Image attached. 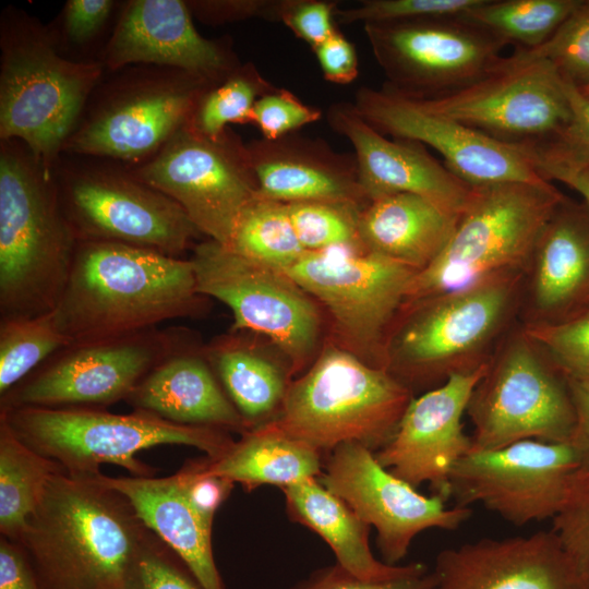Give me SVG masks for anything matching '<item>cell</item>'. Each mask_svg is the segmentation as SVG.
Here are the masks:
<instances>
[{
    "mask_svg": "<svg viewBox=\"0 0 589 589\" xmlns=\"http://www.w3.org/2000/svg\"><path fill=\"white\" fill-rule=\"evenodd\" d=\"M98 476L56 474L28 518L17 543L41 589H118L151 533Z\"/></svg>",
    "mask_w": 589,
    "mask_h": 589,
    "instance_id": "obj_1",
    "label": "cell"
},
{
    "mask_svg": "<svg viewBox=\"0 0 589 589\" xmlns=\"http://www.w3.org/2000/svg\"><path fill=\"white\" fill-rule=\"evenodd\" d=\"M190 259L131 245L79 241L62 296L52 311L59 330L81 342L123 336L197 315Z\"/></svg>",
    "mask_w": 589,
    "mask_h": 589,
    "instance_id": "obj_2",
    "label": "cell"
},
{
    "mask_svg": "<svg viewBox=\"0 0 589 589\" xmlns=\"http://www.w3.org/2000/svg\"><path fill=\"white\" fill-rule=\"evenodd\" d=\"M77 239L53 169L20 140L0 142V320L52 312L67 285Z\"/></svg>",
    "mask_w": 589,
    "mask_h": 589,
    "instance_id": "obj_3",
    "label": "cell"
},
{
    "mask_svg": "<svg viewBox=\"0 0 589 589\" xmlns=\"http://www.w3.org/2000/svg\"><path fill=\"white\" fill-rule=\"evenodd\" d=\"M0 50V140L22 141L53 169L105 68L63 57L53 29L12 7L1 14Z\"/></svg>",
    "mask_w": 589,
    "mask_h": 589,
    "instance_id": "obj_4",
    "label": "cell"
},
{
    "mask_svg": "<svg viewBox=\"0 0 589 589\" xmlns=\"http://www.w3.org/2000/svg\"><path fill=\"white\" fill-rule=\"evenodd\" d=\"M565 197L551 181L474 187L443 250L414 275L404 305L412 308L493 277L524 274Z\"/></svg>",
    "mask_w": 589,
    "mask_h": 589,
    "instance_id": "obj_5",
    "label": "cell"
},
{
    "mask_svg": "<svg viewBox=\"0 0 589 589\" xmlns=\"http://www.w3.org/2000/svg\"><path fill=\"white\" fill-rule=\"evenodd\" d=\"M0 421L68 474L84 478L100 474L106 464L122 467L133 477H154L157 470L136 457L141 450L184 445L217 458L236 441L225 430L177 424L142 410L113 413L92 407H20L0 409Z\"/></svg>",
    "mask_w": 589,
    "mask_h": 589,
    "instance_id": "obj_6",
    "label": "cell"
},
{
    "mask_svg": "<svg viewBox=\"0 0 589 589\" xmlns=\"http://www.w3.org/2000/svg\"><path fill=\"white\" fill-rule=\"evenodd\" d=\"M412 390L346 348L328 347L290 383L271 424L322 455L354 442L372 452L394 435Z\"/></svg>",
    "mask_w": 589,
    "mask_h": 589,
    "instance_id": "obj_7",
    "label": "cell"
},
{
    "mask_svg": "<svg viewBox=\"0 0 589 589\" xmlns=\"http://www.w3.org/2000/svg\"><path fill=\"white\" fill-rule=\"evenodd\" d=\"M111 72L116 74L101 80L89 96L62 154L141 164L189 123L201 97L215 86L153 64Z\"/></svg>",
    "mask_w": 589,
    "mask_h": 589,
    "instance_id": "obj_8",
    "label": "cell"
},
{
    "mask_svg": "<svg viewBox=\"0 0 589 589\" xmlns=\"http://www.w3.org/2000/svg\"><path fill=\"white\" fill-rule=\"evenodd\" d=\"M77 156V155H76ZM53 168L63 214L77 241L112 242L183 257L202 233L173 200L124 165L81 156Z\"/></svg>",
    "mask_w": 589,
    "mask_h": 589,
    "instance_id": "obj_9",
    "label": "cell"
},
{
    "mask_svg": "<svg viewBox=\"0 0 589 589\" xmlns=\"http://www.w3.org/2000/svg\"><path fill=\"white\" fill-rule=\"evenodd\" d=\"M522 277H493L412 306L386 352V370L411 389L488 362L474 356L505 325Z\"/></svg>",
    "mask_w": 589,
    "mask_h": 589,
    "instance_id": "obj_10",
    "label": "cell"
},
{
    "mask_svg": "<svg viewBox=\"0 0 589 589\" xmlns=\"http://www.w3.org/2000/svg\"><path fill=\"white\" fill-rule=\"evenodd\" d=\"M194 342L178 326L71 342L0 396V409L105 408L125 401L157 364Z\"/></svg>",
    "mask_w": 589,
    "mask_h": 589,
    "instance_id": "obj_11",
    "label": "cell"
},
{
    "mask_svg": "<svg viewBox=\"0 0 589 589\" xmlns=\"http://www.w3.org/2000/svg\"><path fill=\"white\" fill-rule=\"evenodd\" d=\"M467 413L472 450L497 449L525 440L566 442L576 414L562 370L524 330L510 339L476 386Z\"/></svg>",
    "mask_w": 589,
    "mask_h": 589,
    "instance_id": "obj_12",
    "label": "cell"
},
{
    "mask_svg": "<svg viewBox=\"0 0 589 589\" xmlns=\"http://www.w3.org/2000/svg\"><path fill=\"white\" fill-rule=\"evenodd\" d=\"M125 168L178 203L202 235L224 247L260 195L247 144L230 128L209 139L187 124L152 157Z\"/></svg>",
    "mask_w": 589,
    "mask_h": 589,
    "instance_id": "obj_13",
    "label": "cell"
},
{
    "mask_svg": "<svg viewBox=\"0 0 589 589\" xmlns=\"http://www.w3.org/2000/svg\"><path fill=\"white\" fill-rule=\"evenodd\" d=\"M189 259L197 291L231 310V332L269 338L288 357L292 369L310 360L318 339V312L311 297L286 273L209 239L196 243Z\"/></svg>",
    "mask_w": 589,
    "mask_h": 589,
    "instance_id": "obj_14",
    "label": "cell"
},
{
    "mask_svg": "<svg viewBox=\"0 0 589 589\" xmlns=\"http://www.w3.org/2000/svg\"><path fill=\"white\" fill-rule=\"evenodd\" d=\"M284 273L326 308L346 349L377 366L373 353L417 271L363 248L336 247L305 251Z\"/></svg>",
    "mask_w": 589,
    "mask_h": 589,
    "instance_id": "obj_15",
    "label": "cell"
},
{
    "mask_svg": "<svg viewBox=\"0 0 589 589\" xmlns=\"http://www.w3.org/2000/svg\"><path fill=\"white\" fill-rule=\"evenodd\" d=\"M408 96L434 113L513 144L541 141L570 118L564 80L548 61L518 49L465 86Z\"/></svg>",
    "mask_w": 589,
    "mask_h": 589,
    "instance_id": "obj_16",
    "label": "cell"
},
{
    "mask_svg": "<svg viewBox=\"0 0 589 589\" xmlns=\"http://www.w3.org/2000/svg\"><path fill=\"white\" fill-rule=\"evenodd\" d=\"M581 464L573 440L471 450L450 473L448 497L461 507L479 503L515 526L552 519Z\"/></svg>",
    "mask_w": 589,
    "mask_h": 589,
    "instance_id": "obj_17",
    "label": "cell"
},
{
    "mask_svg": "<svg viewBox=\"0 0 589 589\" xmlns=\"http://www.w3.org/2000/svg\"><path fill=\"white\" fill-rule=\"evenodd\" d=\"M363 29L385 85L414 96L474 82L503 61L507 46L461 17L369 23Z\"/></svg>",
    "mask_w": 589,
    "mask_h": 589,
    "instance_id": "obj_18",
    "label": "cell"
},
{
    "mask_svg": "<svg viewBox=\"0 0 589 589\" xmlns=\"http://www.w3.org/2000/svg\"><path fill=\"white\" fill-rule=\"evenodd\" d=\"M318 480L374 527L377 549L389 565L407 555L419 533L455 531L472 514L470 507H448L441 495L419 493L384 468L374 452L354 442L340 444L325 456Z\"/></svg>",
    "mask_w": 589,
    "mask_h": 589,
    "instance_id": "obj_19",
    "label": "cell"
},
{
    "mask_svg": "<svg viewBox=\"0 0 589 589\" xmlns=\"http://www.w3.org/2000/svg\"><path fill=\"white\" fill-rule=\"evenodd\" d=\"M356 111L384 135L428 145L465 182L488 185L503 182L543 183L522 144L496 140L456 120L434 113L412 97L387 85L361 87Z\"/></svg>",
    "mask_w": 589,
    "mask_h": 589,
    "instance_id": "obj_20",
    "label": "cell"
},
{
    "mask_svg": "<svg viewBox=\"0 0 589 589\" xmlns=\"http://www.w3.org/2000/svg\"><path fill=\"white\" fill-rule=\"evenodd\" d=\"M490 361L452 374L441 385L412 398L392 438L374 453L378 462L416 489L428 483L434 494L448 498L450 473L472 450L462 417Z\"/></svg>",
    "mask_w": 589,
    "mask_h": 589,
    "instance_id": "obj_21",
    "label": "cell"
},
{
    "mask_svg": "<svg viewBox=\"0 0 589 589\" xmlns=\"http://www.w3.org/2000/svg\"><path fill=\"white\" fill-rule=\"evenodd\" d=\"M182 0H131L101 51L108 71L153 64L185 71L214 85L240 63L225 44L203 37Z\"/></svg>",
    "mask_w": 589,
    "mask_h": 589,
    "instance_id": "obj_22",
    "label": "cell"
},
{
    "mask_svg": "<svg viewBox=\"0 0 589 589\" xmlns=\"http://www.w3.org/2000/svg\"><path fill=\"white\" fill-rule=\"evenodd\" d=\"M327 122L352 145L359 183L369 202L389 194L409 193L457 218L467 208L474 187L437 161L421 143L387 139L368 123L351 103L332 105Z\"/></svg>",
    "mask_w": 589,
    "mask_h": 589,
    "instance_id": "obj_23",
    "label": "cell"
},
{
    "mask_svg": "<svg viewBox=\"0 0 589 589\" xmlns=\"http://www.w3.org/2000/svg\"><path fill=\"white\" fill-rule=\"evenodd\" d=\"M433 589H584L550 530L443 549Z\"/></svg>",
    "mask_w": 589,
    "mask_h": 589,
    "instance_id": "obj_24",
    "label": "cell"
},
{
    "mask_svg": "<svg viewBox=\"0 0 589 589\" xmlns=\"http://www.w3.org/2000/svg\"><path fill=\"white\" fill-rule=\"evenodd\" d=\"M260 194L281 202H347L365 206L356 158L337 154L320 140L288 134L247 144Z\"/></svg>",
    "mask_w": 589,
    "mask_h": 589,
    "instance_id": "obj_25",
    "label": "cell"
},
{
    "mask_svg": "<svg viewBox=\"0 0 589 589\" xmlns=\"http://www.w3.org/2000/svg\"><path fill=\"white\" fill-rule=\"evenodd\" d=\"M125 402L133 410L147 411L177 424L240 435L250 430L220 385L204 347L196 342L157 364Z\"/></svg>",
    "mask_w": 589,
    "mask_h": 589,
    "instance_id": "obj_26",
    "label": "cell"
},
{
    "mask_svg": "<svg viewBox=\"0 0 589 589\" xmlns=\"http://www.w3.org/2000/svg\"><path fill=\"white\" fill-rule=\"evenodd\" d=\"M534 320H566L589 308V208L567 197L537 243L530 267Z\"/></svg>",
    "mask_w": 589,
    "mask_h": 589,
    "instance_id": "obj_27",
    "label": "cell"
},
{
    "mask_svg": "<svg viewBox=\"0 0 589 589\" xmlns=\"http://www.w3.org/2000/svg\"><path fill=\"white\" fill-rule=\"evenodd\" d=\"M98 478L129 498L145 526L184 562L202 589H225L213 553L214 520L194 505L179 470L163 478L104 473Z\"/></svg>",
    "mask_w": 589,
    "mask_h": 589,
    "instance_id": "obj_28",
    "label": "cell"
},
{
    "mask_svg": "<svg viewBox=\"0 0 589 589\" xmlns=\"http://www.w3.org/2000/svg\"><path fill=\"white\" fill-rule=\"evenodd\" d=\"M457 221L423 197L395 193L361 211L359 240L363 249L419 272L440 254Z\"/></svg>",
    "mask_w": 589,
    "mask_h": 589,
    "instance_id": "obj_29",
    "label": "cell"
},
{
    "mask_svg": "<svg viewBox=\"0 0 589 589\" xmlns=\"http://www.w3.org/2000/svg\"><path fill=\"white\" fill-rule=\"evenodd\" d=\"M288 518L320 536L336 563L359 578L389 580L419 569L423 563L389 565L377 560L369 544L370 526L340 497L312 478L280 489Z\"/></svg>",
    "mask_w": 589,
    "mask_h": 589,
    "instance_id": "obj_30",
    "label": "cell"
},
{
    "mask_svg": "<svg viewBox=\"0 0 589 589\" xmlns=\"http://www.w3.org/2000/svg\"><path fill=\"white\" fill-rule=\"evenodd\" d=\"M323 461L314 447L265 423L242 434L221 456H203V470L252 492L265 484L283 489L318 478Z\"/></svg>",
    "mask_w": 589,
    "mask_h": 589,
    "instance_id": "obj_31",
    "label": "cell"
},
{
    "mask_svg": "<svg viewBox=\"0 0 589 589\" xmlns=\"http://www.w3.org/2000/svg\"><path fill=\"white\" fill-rule=\"evenodd\" d=\"M204 352L250 430L277 417L291 383L280 366L237 335L213 340Z\"/></svg>",
    "mask_w": 589,
    "mask_h": 589,
    "instance_id": "obj_32",
    "label": "cell"
},
{
    "mask_svg": "<svg viewBox=\"0 0 589 589\" xmlns=\"http://www.w3.org/2000/svg\"><path fill=\"white\" fill-rule=\"evenodd\" d=\"M60 472H65L60 464L28 447L0 421L1 537L19 542L47 484Z\"/></svg>",
    "mask_w": 589,
    "mask_h": 589,
    "instance_id": "obj_33",
    "label": "cell"
},
{
    "mask_svg": "<svg viewBox=\"0 0 589 589\" xmlns=\"http://www.w3.org/2000/svg\"><path fill=\"white\" fill-rule=\"evenodd\" d=\"M581 0H480L461 19L517 49H533L550 39Z\"/></svg>",
    "mask_w": 589,
    "mask_h": 589,
    "instance_id": "obj_34",
    "label": "cell"
},
{
    "mask_svg": "<svg viewBox=\"0 0 589 589\" xmlns=\"http://www.w3.org/2000/svg\"><path fill=\"white\" fill-rule=\"evenodd\" d=\"M226 248L281 272L305 252L293 229L287 204L261 194L242 212Z\"/></svg>",
    "mask_w": 589,
    "mask_h": 589,
    "instance_id": "obj_35",
    "label": "cell"
},
{
    "mask_svg": "<svg viewBox=\"0 0 589 589\" xmlns=\"http://www.w3.org/2000/svg\"><path fill=\"white\" fill-rule=\"evenodd\" d=\"M69 344L56 324L53 312L0 320V396Z\"/></svg>",
    "mask_w": 589,
    "mask_h": 589,
    "instance_id": "obj_36",
    "label": "cell"
},
{
    "mask_svg": "<svg viewBox=\"0 0 589 589\" xmlns=\"http://www.w3.org/2000/svg\"><path fill=\"white\" fill-rule=\"evenodd\" d=\"M274 87L253 64H240L201 97L188 124L206 137L217 139L230 123H251L255 101Z\"/></svg>",
    "mask_w": 589,
    "mask_h": 589,
    "instance_id": "obj_37",
    "label": "cell"
},
{
    "mask_svg": "<svg viewBox=\"0 0 589 589\" xmlns=\"http://www.w3.org/2000/svg\"><path fill=\"white\" fill-rule=\"evenodd\" d=\"M569 120L550 136L524 144L538 173L545 180L561 173L589 172V99L564 80Z\"/></svg>",
    "mask_w": 589,
    "mask_h": 589,
    "instance_id": "obj_38",
    "label": "cell"
},
{
    "mask_svg": "<svg viewBox=\"0 0 589 589\" xmlns=\"http://www.w3.org/2000/svg\"><path fill=\"white\" fill-rule=\"evenodd\" d=\"M364 207L328 201L287 204L293 229L305 251L336 247L363 248L359 240L358 224Z\"/></svg>",
    "mask_w": 589,
    "mask_h": 589,
    "instance_id": "obj_39",
    "label": "cell"
},
{
    "mask_svg": "<svg viewBox=\"0 0 589 589\" xmlns=\"http://www.w3.org/2000/svg\"><path fill=\"white\" fill-rule=\"evenodd\" d=\"M531 58L548 61L560 76L582 87L589 84V0L578 7L543 45L518 49Z\"/></svg>",
    "mask_w": 589,
    "mask_h": 589,
    "instance_id": "obj_40",
    "label": "cell"
},
{
    "mask_svg": "<svg viewBox=\"0 0 589 589\" xmlns=\"http://www.w3.org/2000/svg\"><path fill=\"white\" fill-rule=\"evenodd\" d=\"M551 530L576 572L589 589V467H580L567 496L552 518Z\"/></svg>",
    "mask_w": 589,
    "mask_h": 589,
    "instance_id": "obj_41",
    "label": "cell"
},
{
    "mask_svg": "<svg viewBox=\"0 0 589 589\" xmlns=\"http://www.w3.org/2000/svg\"><path fill=\"white\" fill-rule=\"evenodd\" d=\"M480 0H364L346 9L337 8L340 23H390L461 17Z\"/></svg>",
    "mask_w": 589,
    "mask_h": 589,
    "instance_id": "obj_42",
    "label": "cell"
},
{
    "mask_svg": "<svg viewBox=\"0 0 589 589\" xmlns=\"http://www.w3.org/2000/svg\"><path fill=\"white\" fill-rule=\"evenodd\" d=\"M118 589H202L184 562L153 531Z\"/></svg>",
    "mask_w": 589,
    "mask_h": 589,
    "instance_id": "obj_43",
    "label": "cell"
},
{
    "mask_svg": "<svg viewBox=\"0 0 589 589\" xmlns=\"http://www.w3.org/2000/svg\"><path fill=\"white\" fill-rule=\"evenodd\" d=\"M522 330L563 372L589 365V308L558 322L528 323Z\"/></svg>",
    "mask_w": 589,
    "mask_h": 589,
    "instance_id": "obj_44",
    "label": "cell"
},
{
    "mask_svg": "<svg viewBox=\"0 0 589 589\" xmlns=\"http://www.w3.org/2000/svg\"><path fill=\"white\" fill-rule=\"evenodd\" d=\"M322 118L321 109L302 103L291 92L274 87L257 98L251 123L264 140L274 141Z\"/></svg>",
    "mask_w": 589,
    "mask_h": 589,
    "instance_id": "obj_45",
    "label": "cell"
},
{
    "mask_svg": "<svg viewBox=\"0 0 589 589\" xmlns=\"http://www.w3.org/2000/svg\"><path fill=\"white\" fill-rule=\"evenodd\" d=\"M435 582L433 570L424 564L405 576L372 581L359 578L335 563L313 570L289 589H433Z\"/></svg>",
    "mask_w": 589,
    "mask_h": 589,
    "instance_id": "obj_46",
    "label": "cell"
},
{
    "mask_svg": "<svg viewBox=\"0 0 589 589\" xmlns=\"http://www.w3.org/2000/svg\"><path fill=\"white\" fill-rule=\"evenodd\" d=\"M336 9L330 1L284 0L279 21L314 49L337 31Z\"/></svg>",
    "mask_w": 589,
    "mask_h": 589,
    "instance_id": "obj_47",
    "label": "cell"
},
{
    "mask_svg": "<svg viewBox=\"0 0 589 589\" xmlns=\"http://www.w3.org/2000/svg\"><path fill=\"white\" fill-rule=\"evenodd\" d=\"M284 0H202L187 1L192 15L206 24H223L261 17L279 21Z\"/></svg>",
    "mask_w": 589,
    "mask_h": 589,
    "instance_id": "obj_48",
    "label": "cell"
},
{
    "mask_svg": "<svg viewBox=\"0 0 589 589\" xmlns=\"http://www.w3.org/2000/svg\"><path fill=\"white\" fill-rule=\"evenodd\" d=\"M111 0H69L62 12V35L73 45L95 38L112 13Z\"/></svg>",
    "mask_w": 589,
    "mask_h": 589,
    "instance_id": "obj_49",
    "label": "cell"
},
{
    "mask_svg": "<svg viewBox=\"0 0 589 589\" xmlns=\"http://www.w3.org/2000/svg\"><path fill=\"white\" fill-rule=\"evenodd\" d=\"M313 50L326 81L346 85L357 79L359 64L356 48L338 31Z\"/></svg>",
    "mask_w": 589,
    "mask_h": 589,
    "instance_id": "obj_50",
    "label": "cell"
},
{
    "mask_svg": "<svg viewBox=\"0 0 589 589\" xmlns=\"http://www.w3.org/2000/svg\"><path fill=\"white\" fill-rule=\"evenodd\" d=\"M0 589H41L17 542L0 538Z\"/></svg>",
    "mask_w": 589,
    "mask_h": 589,
    "instance_id": "obj_51",
    "label": "cell"
},
{
    "mask_svg": "<svg viewBox=\"0 0 589 589\" xmlns=\"http://www.w3.org/2000/svg\"><path fill=\"white\" fill-rule=\"evenodd\" d=\"M565 376L576 414V428L572 440L580 452L581 467H589V378L569 374Z\"/></svg>",
    "mask_w": 589,
    "mask_h": 589,
    "instance_id": "obj_52",
    "label": "cell"
},
{
    "mask_svg": "<svg viewBox=\"0 0 589 589\" xmlns=\"http://www.w3.org/2000/svg\"><path fill=\"white\" fill-rule=\"evenodd\" d=\"M552 180H556L577 192L589 208V172L561 173Z\"/></svg>",
    "mask_w": 589,
    "mask_h": 589,
    "instance_id": "obj_53",
    "label": "cell"
},
{
    "mask_svg": "<svg viewBox=\"0 0 589 589\" xmlns=\"http://www.w3.org/2000/svg\"><path fill=\"white\" fill-rule=\"evenodd\" d=\"M563 373L574 375V376H578V377L589 378V365L576 369V370L570 371V372H563Z\"/></svg>",
    "mask_w": 589,
    "mask_h": 589,
    "instance_id": "obj_54",
    "label": "cell"
},
{
    "mask_svg": "<svg viewBox=\"0 0 589 589\" xmlns=\"http://www.w3.org/2000/svg\"><path fill=\"white\" fill-rule=\"evenodd\" d=\"M578 88V87H577ZM580 93L589 99V84L578 88Z\"/></svg>",
    "mask_w": 589,
    "mask_h": 589,
    "instance_id": "obj_55",
    "label": "cell"
}]
</instances>
